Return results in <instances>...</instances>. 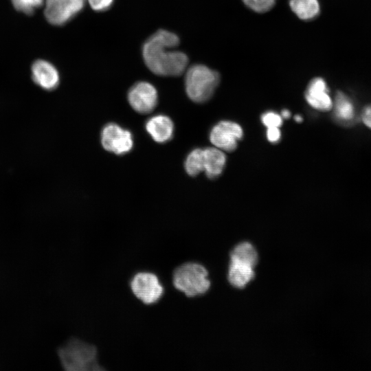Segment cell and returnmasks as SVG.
<instances>
[{
	"instance_id": "25",
	"label": "cell",
	"mask_w": 371,
	"mask_h": 371,
	"mask_svg": "<svg viewBox=\"0 0 371 371\" xmlns=\"http://www.w3.org/2000/svg\"><path fill=\"white\" fill-rule=\"evenodd\" d=\"M281 114H282L281 116L282 118H289L291 115L290 112L287 109L282 110V111L281 112Z\"/></svg>"
},
{
	"instance_id": "18",
	"label": "cell",
	"mask_w": 371,
	"mask_h": 371,
	"mask_svg": "<svg viewBox=\"0 0 371 371\" xmlns=\"http://www.w3.org/2000/svg\"><path fill=\"white\" fill-rule=\"evenodd\" d=\"M184 166L186 172L192 177L203 172L204 170L203 149L196 148L192 150L186 157Z\"/></svg>"
},
{
	"instance_id": "3",
	"label": "cell",
	"mask_w": 371,
	"mask_h": 371,
	"mask_svg": "<svg viewBox=\"0 0 371 371\" xmlns=\"http://www.w3.org/2000/svg\"><path fill=\"white\" fill-rule=\"evenodd\" d=\"M174 287L188 297H194L207 293L210 287L208 271L196 262H186L177 267L172 271Z\"/></svg>"
},
{
	"instance_id": "7",
	"label": "cell",
	"mask_w": 371,
	"mask_h": 371,
	"mask_svg": "<svg viewBox=\"0 0 371 371\" xmlns=\"http://www.w3.org/2000/svg\"><path fill=\"white\" fill-rule=\"evenodd\" d=\"M101 143L106 150L116 155H124L132 149L133 140L129 131L117 124L110 123L102 131Z\"/></svg>"
},
{
	"instance_id": "20",
	"label": "cell",
	"mask_w": 371,
	"mask_h": 371,
	"mask_svg": "<svg viewBox=\"0 0 371 371\" xmlns=\"http://www.w3.org/2000/svg\"><path fill=\"white\" fill-rule=\"evenodd\" d=\"M276 0H243L244 3L254 12L263 13L270 10Z\"/></svg>"
},
{
	"instance_id": "24",
	"label": "cell",
	"mask_w": 371,
	"mask_h": 371,
	"mask_svg": "<svg viewBox=\"0 0 371 371\" xmlns=\"http://www.w3.org/2000/svg\"><path fill=\"white\" fill-rule=\"evenodd\" d=\"M361 120L364 125L371 129V104L366 106L363 109Z\"/></svg>"
},
{
	"instance_id": "12",
	"label": "cell",
	"mask_w": 371,
	"mask_h": 371,
	"mask_svg": "<svg viewBox=\"0 0 371 371\" xmlns=\"http://www.w3.org/2000/svg\"><path fill=\"white\" fill-rule=\"evenodd\" d=\"M146 129L155 142L164 143L172 138L174 125L168 117L164 115H157L147 121Z\"/></svg>"
},
{
	"instance_id": "5",
	"label": "cell",
	"mask_w": 371,
	"mask_h": 371,
	"mask_svg": "<svg viewBox=\"0 0 371 371\" xmlns=\"http://www.w3.org/2000/svg\"><path fill=\"white\" fill-rule=\"evenodd\" d=\"M135 297L146 305L157 303L164 294V286L157 274L148 271H138L129 282Z\"/></svg>"
},
{
	"instance_id": "26",
	"label": "cell",
	"mask_w": 371,
	"mask_h": 371,
	"mask_svg": "<svg viewBox=\"0 0 371 371\" xmlns=\"http://www.w3.org/2000/svg\"><path fill=\"white\" fill-rule=\"evenodd\" d=\"M302 117L299 115H297L295 116V120L297 122H301L302 121Z\"/></svg>"
},
{
	"instance_id": "22",
	"label": "cell",
	"mask_w": 371,
	"mask_h": 371,
	"mask_svg": "<svg viewBox=\"0 0 371 371\" xmlns=\"http://www.w3.org/2000/svg\"><path fill=\"white\" fill-rule=\"evenodd\" d=\"M91 8L95 12H104L111 8L115 0H87Z\"/></svg>"
},
{
	"instance_id": "19",
	"label": "cell",
	"mask_w": 371,
	"mask_h": 371,
	"mask_svg": "<svg viewBox=\"0 0 371 371\" xmlns=\"http://www.w3.org/2000/svg\"><path fill=\"white\" fill-rule=\"evenodd\" d=\"M14 8L27 15L34 14L43 4V0H11Z\"/></svg>"
},
{
	"instance_id": "11",
	"label": "cell",
	"mask_w": 371,
	"mask_h": 371,
	"mask_svg": "<svg viewBox=\"0 0 371 371\" xmlns=\"http://www.w3.org/2000/svg\"><path fill=\"white\" fill-rule=\"evenodd\" d=\"M32 78L46 91H54L60 84V75L54 65L45 60H37L32 65Z\"/></svg>"
},
{
	"instance_id": "21",
	"label": "cell",
	"mask_w": 371,
	"mask_h": 371,
	"mask_svg": "<svg viewBox=\"0 0 371 371\" xmlns=\"http://www.w3.org/2000/svg\"><path fill=\"white\" fill-rule=\"evenodd\" d=\"M261 121L267 128H280L282 124V117L280 115L275 112L268 111L262 114Z\"/></svg>"
},
{
	"instance_id": "23",
	"label": "cell",
	"mask_w": 371,
	"mask_h": 371,
	"mask_svg": "<svg viewBox=\"0 0 371 371\" xmlns=\"http://www.w3.org/2000/svg\"><path fill=\"white\" fill-rule=\"evenodd\" d=\"M267 137L269 142L276 143L281 137V132L279 127H269L267 130Z\"/></svg>"
},
{
	"instance_id": "6",
	"label": "cell",
	"mask_w": 371,
	"mask_h": 371,
	"mask_svg": "<svg viewBox=\"0 0 371 371\" xmlns=\"http://www.w3.org/2000/svg\"><path fill=\"white\" fill-rule=\"evenodd\" d=\"M87 0H46L45 16L53 25H64L85 8Z\"/></svg>"
},
{
	"instance_id": "10",
	"label": "cell",
	"mask_w": 371,
	"mask_h": 371,
	"mask_svg": "<svg viewBox=\"0 0 371 371\" xmlns=\"http://www.w3.org/2000/svg\"><path fill=\"white\" fill-rule=\"evenodd\" d=\"M324 79L317 77L311 80L305 92L308 104L319 111H328L333 109V101Z\"/></svg>"
},
{
	"instance_id": "8",
	"label": "cell",
	"mask_w": 371,
	"mask_h": 371,
	"mask_svg": "<svg viewBox=\"0 0 371 371\" xmlns=\"http://www.w3.org/2000/svg\"><path fill=\"white\" fill-rule=\"evenodd\" d=\"M243 136L242 127L232 121H221L216 124L210 134L211 143L220 150L226 152L234 151L238 142Z\"/></svg>"
},
{
	"instance_id": "17",
	"label": "cell",
	"mask_w": 371,
	"mask_h": 371,
	"mask_svg": "<svg viewBox=\"0 0 371 371\" xmlns=\"http://www.w3.org/2000/svg\"><path fill=\"white\" fill-rule=\"evenodd\" d=\"M230 260H239L256 267L258 262V254L254 246L249 242L236 245L230 252Z\"/></svg>"
},
{
	"instance_id": "16",
	"label": "cell",
	"mask_w": 371,
	"mask_h": 371,
	"mask_svg": "<svg viewBox=\"0 0 371 371\" xmlns=\"http://www.w3.org/2000/svg\"><path fill=\"white\" fill-rule=\"evenodd\" d=\"M292 11L302 20L315 19L319 13L318 0H290Z\"/></svg>"
},
{
	"instance_id": "1",
	"label": "cell",
	"mask_w": 371,
	"mask_h": 371,
	"mask_svg": "<svg viewBox=\"0 0 371 371\" xmlns=\"http://www.w3.org/2000/svg\"><path fill=\"white\" fill-rule=\"evenodd\" d=\"M179 36L168 30H159L143 43L142 57L147 67L155 74L178 76L186 70L188 58L179 51L170 50L179 44Z\"/></svg>"
},
{
	"instance_id": "9",
	"label": "cell",
	"mask_w": 371,
	"mask_h": 371,
	"mask_svg": "<svg viewBox=\"0 0 371 371\" xmlns=\"http://www.w3.org/2000/svg\"><path fill=\"white\" fill-rule=\"evenodd\" d=\"M127 98L131 107L142 114L153 111L158 101L157 89L153 85L146 81H139L134 84L128 90Z\"/></svg>"
},
{
	"instance_id": "4",
	"label": "cell",
	"mask_w": 371,
	"mask_h": 371,
	"mask_svg": "<svg viewBox=\"0 0 371 371\" xmlns=\"http://www.w3.org/2000/svg\"><path fill=\"white\" fill-rule=\"evenodd\" d=\"M220 82L219 74L208 67L196 64L185 76V88L189 98L194 102H207L213 95Z\"/></svg>"
},
{
	"instance_id": "2",
	"label": "cell",
	"mask_w": 371,
	"mask_h": 371,
	"mask_svg": "<svg viewBox=\"0 0 371 371\" xmlns=\"http://www.w3.org/2000/svg\"><path fill=\"white\" fill-rule=\"evenodd\" d=\"M58 355L63 368L67 371L104 370L98 363L96 347L78 338H71L60 346Z\"/></svg>"
},
{
	"instance_id": "13",
	"label": "cell",
	"mask_w": 371,
	"mask_h": 371,
	"mask_svg": "<svg viewBox=\"0 0 371 371\" xmlns=\"http://www.w3.org/2000/svg\"><path fill=\"white\" fill-rule=\"evenodd\" d=\"M254 277V267L241 261L230 260L227 280L233 287L243 289Z\"/></svg>"
},
{
	"instance_id": "15",
	"label": "cell",
	"mask_w": 371,
	"mask_h": 371,
	"mask_svg": "<svg viewBox=\"0 0 371 371\" xmlns=\"http://www.w3.org/2000/svg\"><path fill=\"white\" fill-rule=\"evenodd\" d=\"M333 109L334 118L341 124H350L355 118L354 103L350 98L342 91L337 92Z\"/></svg>"
},
{
	"instance_id": "14",
	"label": "cell",
	"mask_w": 371,
	"mask_h": 371,
	"mask_svg": "<svg viewBox=\"0 0 371 371\" xmlns=\"http://www.w3.org/2000/svg\"><path fill=\"white\" fill-rule=\"evenodd\" d=\"M203 150V171L209 179H216L222 173L225 166V154L216 147H209Z\"/></svg>"
}]
</instances>
